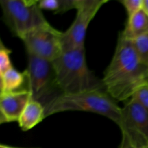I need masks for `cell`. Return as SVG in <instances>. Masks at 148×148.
I'll list each match as a JSON object with an SVG mask.
<instances>
[{"mask_svg":"<svg viewBox=\"0 0 148 148\" xmlns=\"http://www.w3.org/2000/svg\"><path fill=\"white\" fill-rule=\"evenodd\" d=\"M12 50L7 48L1 40L0 43V75L8 71L13 67L10 59Z\"/></svg>","mask_w":148,"mask_h":148,"instance_id":"9a60e30c","label":"cell"},{"mask_svg":"<svg viewBox=\"0 0 148 148\" xmlns=\"http://www.w3.org/2000/svg\"><path fill=\"white\" fill-rule=\"evenodd\" d=\"M77 0H38V6L42 10H49L54 14L64 13L76 9Z\"/></svg>","mask_w":148,"mask_h":148,"instance_id":"4fadbf2b","label":"cell"},{"mask_svg":"<svg viewBox=\"0 0 148 148\" xmlns=\"http://www.w3.org/2000/svg\"><path fill=\"white\" fill-rule=\"evenodd\" d=\"M30 98L27 89L0 94V124L18 122Z\"/></svg>","mask_w":148,"mask_h":148,"instance_id":"9c48e42d","label":"cell"},{"mask_svg":"<svg viewBox=\"0 0 148 148\" xmlns=\"http://www.w3.org/2000/svg\"><path fill=\"white\" fill-rule=\"evenodd\" d=\"M52 62L62 94L105 90L102 79L97 77L87 64L85 48L64 51Z\"/></svg>","mask_w":148,"mask_h":148,"instance_id":"7a4b0ae2","label":"cell"},{"mask_svg":"<svg viewBox=\"0 0 148 148\" xmlns=\"http://www.w3.org/2000/svg\"><path fill=\"white\" fill-rule=\"evenodd\" d=\"M121 135H122L121 141L119 148H139L132 143L131 140L129 139V137L127 135L122 134H121Z\"/></svg>","mask_w":148,"mask_h":148,"instance_id":"ac0fdd59","label":"cell"},{"mask_svg":"<svg viewBox=\"0 0 148 148\" xmlns=\"http://www.w3.org/2000/svg\"><path fill=\"white\" fill-rule=\"evenodd\" d=\"M0 148H20V147H12V146H9V145H7L1 144V145H0Z\"/></svg>","mask_w":148,"mask_h":148,"instance_id":"ffe728a7","label":"cell"},{"mask_svg":"<svg viewBox=\"0 0 148 148\" xmlns=\"http://www.w3.org/2000/svg\"><path fill=\"white\" fill-rule=\"evenodd\" d=\"M1 94L21 90L22 87L27 82L26 71L20 72L12 67L2 75H0Z\"/></svg>","mask_w":148,"mask_h":148,"instance_id":"7c38bea8","label":"cell"},{"mask_svg":"<svg viewBox=\"0 0 148 148\" xmlns=\"http://www.w3.org/2000/svg\"><path fill=\"white\" fill-rule=\"evenodd\" d=\"M46 118L45 108L40 103L30 98L22 113L18 121L19 127L23 131L34 128Z\"/></svg>","mask_w":148,"mask_h":148,"instance_id":"30bf717a","label":"cell"},{"mask_svg":"<svg viewBox=\"0 0 148 148\" xmlns=\"http://www.w3.org/2000/svg\"><path fill=\"white\" fill-rule=\"evenodd\" d=\"M142 10L145 12V14H147L148 15V0H143Z\"/></svg>","mask_w":148,"mask_h":148,"instance_id":"d6986e66","label":"cell"},{"mask_svg":"<svg viewBox=\"0 0 148 148\" xmlns=\"http://www.w3.org/2000/svg\"><path fill=\"white\" fill-rule=\"evenodd\" d=\"M3 20L14 36L21 39L29 32L49 24L38 0H0Z\"/></svg>","mask_w":148,"mask_h":148,"instance_id":"277c9868","label":"cell"},{"mask_svg":"<svg viewBox=\"0 0 148 148\" xmlns=\"http://www.w3.org/2000/svg\"><path fill=\"white\" fill-rule=\"evenodd\" d=\"M147 81L148 66L141 62L131 40L120 33L114 56L102 79L105 90L116 101H127Z\"/></svg>","mask_w":148,"mask_h":148,"instance_id":"6da1fadb","label":"cell"},{"mask_svg":"<svg viewBox=\"0 0 148 148\" xmlns=\"http://www.w3.org/2000/svg\"><path fill=\"white\" fill-rule=\"evenodd\" d=\"M148 111V81L142 84L133 96Z\"/></svg>","mask_w":148,"mask_h":148,"instance_id":"2e32d148","label":"cell"},{"mask_svg":"<svg viewBox=\"0 0 148 148\" xmlns=\"http://www.w3.org/2000/svg\"><path fill=\"white\" fill-rule=\"evenodd\" d=\"M143 148H148V145H147V146H146V147H143Z\"/></svg>","mask_w":148,"mask_h":148,"instance_id":"44dd1931","label":"cell"},{"mask_svg":"<svg viewBox=\"0 0 148 148\" xmlns=\"http://www.w3.org/2000/svg\"><path fill=\"white\" fill-rule=\"evenodd\" d=\"M62 33L49 24L29 32L21 40L27 54L53 62L63 52Z\"/></svg>","mask_w":148,"mask_h":148,"instance_id":"52a82bcc","label":"cell"},{"mask_svg":"<svg viewBox=\"0 0 148 148\" xmlns=\"http://www.w3.org/2000/svg\"><path fill=\"white\" fill-rule=\"evenodd\" d=\"M130 40L141 62L148 66V33Z\"/></svg>","mask_w":148,"mask_h":148,"instance_id":"5bb4252c","label":"cell"},{"mask_svg":"<svg viewBox=\"0 0 148 148\" xmlns=\"http://www.w3.org/2000/svg\"><path fill=\"white\" fill-rule=\"evenodd\" d=\"M118 126L121 134L127 135L137 147L148 145V111L134 97L125 101L121 108Z\"/></svg>","mask_w":148,"mask_h":148,"instance_id":"ba28073f","label":"cell"},{"mask_svg":"<svg viewBox=\"0 0 148 148\" xmlns=\"http://www.w3.org/2000/svg\"><path fill=\"white\" fill-rule=\"evenodd\" d=\"M121 3L125 8L128 18L142 10L143 0H123Z\"/></svg>","mask_w":148,"mask_h":148,"instance_id":"e0dca14e","label":"cell"},{"mask_svg":"<svg viewBox=\"0 0 148 148\" xmlns=\"http://www.w3.org/2000/svg\"><path fill=\"white\" fill-rule=\"evenodd\" d=\"M46 117L65 111H85L105 116L118 125L120 108L105 90H90L72 94H61L46 108Z\"/></svg>","mask_w":148,"mask_h":148,"instance_id":"3957f363","label":"cell"},{"mask_svg":"<svg viewBox=\"0 0 148 148\" xmlns=\"http://www.w3.org/2000/svg\"><path fill=\"white\" fill-rule=\"evenodd\" d=\"M148 33V15L143 10L128 18L121 34L129 40Z\"/></svg>","mask_w":148,"mask_h":148,"instance_id":"8fae6325","label":"cell"},{"mask_svg":"<svg viewBox=\"0 0 148 148\" xmlns=\"http://www.w3.org/2000/svg\"><path fill=\"white\" fill-rule=\"evenodd\" d=\"M25 71L27 90L31 94V98L40 103L45 108L62 94L56 82L52 62L27 54V67Z\"/></svg>","mask_w":148,"mask_h":148,"instance_id":"5b68a950","label":"cell"},{"mask_svg":"<svg viewBox=\"0 0 148 148\" xmlns=\"http://www.w3.org/2000/svg\"><path fill=\"white\" fill-rule=\"evenodd\" d=\"M107 2L108 0H77L75 20L69 28L62 33L63 51L85 48L88 26L100 9Z\"/></svg>","mask_w":148,"mask_h":148,"instance_id":"8992f818","label":"cell"}]
</instances>
